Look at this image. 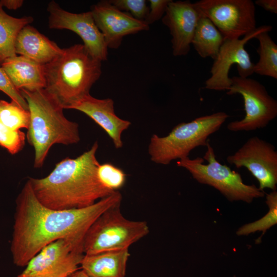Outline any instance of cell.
<instances>
[{
    "label": "cell",
    "mask_w": 277,
    "mask_h": 277,
    "mask_svg": "<svg viewBox=\"0 0 277 277\" xmlns=\"http://www.w3.org/2000/svg\"><path fill=\"white\" fill-rule=\"evenodd\" d=\"M228 95L241 94L244 100L245 116L227 125L231 131H249L266 127L277 115V102L265 87L256 80L234 76Z\"/></svg>",
    "instance_id": "ba28073f"
},
{
    "label": "cell",
    "mask_w": 277,
    "mask_h": 277,
    "mask_svg": "<svg viewBox=\"0 0 277 277\" xmlns=\"http://www.w3.org/2000/svg\"><path fill=\"white\" fill-rule=\"evenodd\" d=\"M3 101L0 100V109ZM25 138L26 135L23 131L10 130L3 124L0 118V147L5 149L10 154H15L23 149Z\"/></svg>",
    "instance_id": "484cf974"
},
{
    "label": "cell",
    "mask_w": 277,
    "mask_h": 277,
    "mask_svg": "<svg viewBox=\"0 0 277 277\" xmlns=\"http://www.w3.org/2000/svg\"><path fill=\"white\" fill-rule=\"evenodd\" d=\"M110 3L122 11H126L134 18L145 22L149 12L145 0H112Z\"/></svg>",
    "instance_id": "4316f807"
},
{
    "label": "cell",
    "mask_w": 277,
    "mask_h": 277,
    "mask_svg": "<svg viewBox=\"0 0 277 277\" xmlns=\"http://www.w3.org/2000/svg\"><path fill=\"white\" fill-rule=\"evenodd\" d=\"M98 143L80 156L66 157L57 163L47 176L28 181L40 203L56 210L82 208L94 204L113 192L100 182L97 169L100 165L96 153Z\"/></svg>",
    "instance_id": "7a4b0ae2"
},
{
    "label": "cell",
    "mask_w": 277,
    "mask_h": 277,
    "mask_svg": "<svg viewBox=\"0 0 277 277\" xmlns=\"http://www.w3.org/2000/svg\"><path fill=\"white\" fill-rule=\"evenodd\" d=\"M69 109L78 110L91 118L106 132L115 148L123 146L122 134L130 126L131 122L116 115L112 99H98L89 94L74 103Z\"/></svg>",
    "instance_id": "2e32d148"
},
{
    "label": "cell",
    "mask_w": 277,
    "mask_h": 277,
    "mask_svg": "<svg viewBox=\"0 0 277 277\" xmlns=\"http://www.w3.org/2000/svg\"><path fill=\"white\" fill-rule=\"evenodd\" d=\"M1 67L19 91L22 89L34 90L45 87L44 65L16 55L5 60Z\"/></svg>",
    "instance_id": "ac0fdd59"
},
{
    "label": "cell",
    "mask_w": 277,
    "mask_h": 277,
    "mask_svg": "<svg viewBox=\"0 0 277 277\" xmlns=\"http://www.w3.org/2000/svg\"><path fill=\"white\" fill-rule=\"evenodd\" d=\"M228 117L226 113L218 112L180 123L165 136L153 134L148 146L151 161L168 165L173 160L188 157L195 148L206 146L208 137L217 131Z\"/></svg>",
    "instance_id": "5b68a950"
},
{
    "label": "cell",
    "mask_w": 277,
    "mask_h": 277,
    "mask_svg": "<svg viewBox=\"0 0 277 277\" xmlns=\"http://www.w3.org/2000/svg\"><path fill=\"white\" fill-rule=\"evenodd\" d=\"M190 1H171L162 18L172 36V54L175 56L188 54L198 21L201 16Z\"/></svg>",
    "instance_id": "9a60e30c"
},
{
    "label": "cell",
    "mask_w": 277,
    "mask_h": 277,
    "mask_svg": "<svg viewBox=\"0 0 277 277\" xmlns=\"http://www.w3.org/2000/svg\"><path fill=\"white\" fill-rule=\"evenodd\" d=\"M225 38L212 22L202 14L200 18L191 45L203 57L216 58Z\"/></svg>",
    "instance_id": "ffe728a7"
},
{
    "label": "cell",
    "mask_w": 277,
    "mask_h": 277,
    "mask_svg": "<svg viewBox=\"0 0 277 277\" xmlns=\"http://www.w3.org/2000/svg\"><path fill=\"white\" fill-rule=\"evenodd\" d=\"M67 277H91L85 273L83 270L81 268L76 271L74 272Z\"/></svg>",
    "instance_id": "1f68e13d"
},
{
    "label": "cell",
    "mask_w": 277,
    "mask_h": 277,
    "mask_svg": "<svg viewBox=\"0 0 277 277\" xmlns=\"http://www.w3.org/2000/svg\"><path fill=\"white\" fill-rule=\"evenodd\" d=\"M97 175L101 183L108 189L118 191L125 184L126 174L120 168L110 163L100 164Z\"/></svg>",
    "instance_id": "d4e9b609"
},
{
    "label": "cell",
    "mask_w": 277,
    "mask_h": 277,
    "mask_svg": "<svg viewBox=\"0 0 277 277\" xmlns=\"http://www.w3.org/2000/svg\"><path fill=\"white\" fill-rule=\"evenodd\" d=\"M129 249L84 254L80 268L91 277H125Z\"/></svg>",
    "instance_id": "d6986e66"
},
{
    "label": "cell",
    "mask_w": 277,
    "mask_h": 277,
    "mask_svg": "<svg viewBox=\"0 0 277 277\" xmlns=\"http://www.w3.org/2000/svg\"><path fill=\"white\" fill-rule=\"evenodd\" d=\"M120 206L121 204L108 209L90 226L84 240V254L129 249L149 233L146 222L126 219Z\"/></svg>",
    "instance_id": "8992f818"
},
{
    "label": "cell",
    "mask_w": 277,
    "mask_h": 277,
    "mask_svg": "<svg viewBox=\"0 0 277 277\" xmlns=\"http://www.w3.org/2000/svg\"><path fill=\"white\" fill-rule=\"evenodd\" d=\"M20 92L30 112L26 137L34 149V167L41 168L53 145L80 142L78 124L66 117L63 107L45 88L22 89Z\"/></svg>",
    "instance_id": "3957f363"
},
{
    "label": "cell",
    "mask_w": 277,
    "mask_h": 277,
    "mask_svg": "<svg viewBox=\"0 0 277 277\" xmlns=\"http://www.w3.org/2000/svg\"><path fill=\"white\" fill-rule=\"evenodd\" d=\"M83 243L64 238L43 248L17 277H67L80 269Z\"/></svg>",
    "instance_id": "9c48e42d"
},
{
    "label": "cell",
    "mask_w": 277,
    "mask_h": 277,
    "mask_svg": "<svg viewBox=\"0 0 277 277\" xmlns=\"http://www.w3.org/2000/svg\"><path fill=\"white\" fill-rule=\"evenodd\" d=\"M45 89L69 109L76 102L90 94L102 74V62L93 58L83 44L63 49L62 52L44 65Z\"/></svg>",
    "instance_id": "277c9868"
},
{
    "label": "cell",
    "mask_w": 277,
    "mask_h": 277,
    "mask_svg": "<svg viewBox=\"0 0 277 277\" xmlns=\"http://www.w3.org/2000/svg\"><path fill=\"white\" fill-rule=\"evenodd\" d=\"M0 91L7 95L11 101L15 102L23 108L28 110L27 103L20 91L14 87L1 67H0Z\"/></svg>",
    "instance_id": "83f0119b"
},
{
    "label": "cell",
    "mask_w": 277,
    "mask_h": 277,
    "mask_svg": "<svg viewBox=\"0 0 277 277\" xmlns=\"http://www.w3.org/2000/svg\"><path fill=\"white\" fill-rule=\"evenodd\" d=\"M254 3L267 11L274 14L277 13L276 0H256Z\"/></svg>",
    "instance_id": "f546056e"
},
{
    "label": "cell",
    "mask_w": 277,
    "mask_h": 277,
    "mask_svg": "<svg viewBox=\"0 0 277 277\" xmlns=\"http://www.w3.org/2000/svg\"><path fill=\"white\" fill-rule=\"evenodd\" d=\"M225 39H237L256 29L255 7L251 0H200L193 3Z\"/></svg>",
    "instance_id": "30bf717a"
},
{
    "label": "cell",
    "mask_w": 277,
    "mask_h": 277,
    "mask_svg": "<svg viewBox=\"0 0 277 277\" xmlns=\"http://www.w3.org/2000/svg\"><path fill=\"white\" fill-rule=\"evenodd\" d=\"M47 11L49 28L74 32L82 39L85 48L93 58L101 62L107 60L108 47L90 11L81 13L70 12L52 1L48 5Z\"/></svg>",
    "instance_id": "4fadbf2b"
},
{
    "label": "cell",
    "mask_w": 277,
    "mask_h": 277,
    "mask_svg": "<svg viewBox=\"0 0 277 277\" xmlns=\"http://www.w3.org/2000/svg\"><path fill=\"white\" fill-rule=\"evenodd\" d=\"M15 51L16 55L44 65L59 55L63 49L29 24L18 33Z\"/></svg>",
    "instance_id": "e0dca14e"
},
{
    "label": "cell",
    "mask_w": 277,
    "mask_h": 277,
    "mask_svg": "<svg viewBox=\"0 0 277 277\" xmlns=\"http://www.w3.org/2000/svg\"><path fill=\"white\" fill-rule=\"evenodd\" d=\"M206 146L207 150L203 158L185 157L179 160L177 165L188 170L200 183L218 190L230 201H242L250 203L254 199L264 196V191L254 185L245 184L239 173L217 161L209 141Z\"/></svg>",
    "instance_id": "52a82bcc"
},
{
    "label": "cell",
    "mask_w": 277,
    "mask_h": 277,
    "mask_svg": "<svg viewBox=\"0 0 277 277\" xmlns=\"http://www.w3.org/2000/svg\"><path fill=\"white\" fill-rule=\"evenodd\" d=\"M227 161L236 168H246L259 183V188L275 190L277 184V151L270 143L253 136Z\"/></svg>",
    "instance_id": "7c38bea8"
},
{
    "label": "cell",
    "mask_w": 277,
    "mask_h": 277,
    "mask_svg": "<svg viewBox=\"0 0 277 277\" xmlns=\"http://www.w3.org/2000/svg\"><path fill=\"white\" fill-rule=\"evenodd\" d=\"M266 204L269 207L268 212L263 217L255 222L240 227L236 232L238 235H246L260 231L263 234L277 223V192L275 190L266 195Z\"/></svg>",
    "instance_id": "cb8c5ba5"
},
{
    "label": "cell",
    "mask_w": 277,
    "mask_h": 277,
    "mask_svg": "<svg viewBox=\"0 0 277 277\" xmlns=\"http://www.w3.org/2000/svg\"><path fill=\"white\" fill-rule=\"evenodd\" d=\"M171 0H149V12L145 22L149 26L162 18Z\"/></svg>",
    "instance_id": "f1b7e54d"
},
{
    "label": "cell",
    "mask_w": 277,
    "mask_h": 277,
    "mask_svg": "<svg viewBox=\"0 0 277 277\" xmlns=\"http://www.w3.org/2000/svg\"><path fill=\"white\" fill-rule=\"evenodd\" d=\"M115 191L88 207L56 210L43 205L36 197L28 180L16 199L10 250L13 263L25 267L43 248L64 238L83 242L90 226L108 209L121 204Z\"/></svg>",
    "instance_id": "6da1fadb"
},
{
    "label": "cell",
    "mask_w": 277,
    "mask_h": 277,
    "mask_svg": "<svg viewBox=\"0 0 277 277\" xmlns=\"http://www.w3.org/2000/svg\"><path fill=\"white\" fill-rule=\"evenodd\" d=\"M0 118L7 128L17 132L22 128H28L30 112L14 101L4 100L0 109Z\"/></svg>",
    "instance_id": "603a6c76"
},
{
    "label": "cell",
    "mask_w": 277,
    "mask_h": 277,
    "mask_svg": "<svg viewBox=\"0 0 277 277\" xmlns=\"http://www.w3.org/2000/svg\"><path fill=\"white\" fill-rule=\"evenodd\" d=\"M0 4L3 7L10 10H16L21 8L24 4L23 0H1Z\"/></svg>",
    "instance_id": "4dcf8cb0"
},
{
    "label": "cell",
    "mask_w": 277,
    "mask_h": 277,
    "mask_svg": "<svg viewBox=\"0 0 277 277\" xmlns=\"http://www.w3.org/2000/svg\"><path fill=\"white\" fill-rule=\"evenodd\" d=\"M254 38L259 42L257 50L259 59L254 64V73L277 79L276 44L269 35L268 31L260 33Z\"/></svg>",
    "instance_id": "7402d4cb"
},
{
    "label": "cell",
    "mask_w": 277,
    "mask_h": 277,
    "mask_svg": "<svg viewBox=\"0 0 277 277\" xmlns=\"http://www.w3.org/2000/svg\"><path fill=\"white\" fill-rule=\"evenodd\" d=\"M90 11L108 48L117 49L125 36L149 29L145 22L119 10L109 1H102L93 5Z\"/></svg>",
    "instance_id": "5bb4252c"
},
{
    "label": "cell",
    "mask_w": 277,
    "mask_h": 277,
    "mask_svg": "<svg viewBox=\"0 0 277 277\" xmlns=\"http://www.w3.org/2000/svg\"><path fill=\"white\" fill-rule=\"evenodd\" d=\"M33 21L30 16L17 18L8 14L0 4V63L16 55L15 42L16 37L25 26Z\"/></svg>",
    "instance_id": "44dd1931"
},
{
    "label": "cell",
    "mask_w": 277,
    "mask_h": 277,
    "mask_svg": "<svg viewBox=\"0 0 277 277\" xmlns=\"http://www.w3.org/2000/svg\"><path fill=\"white\" fill-rule=\"evenodd\" d=\"M270 25H263L245 35L242 39H225L214 60L210 70L211 76L205 82V88L216 91L228 90L231 85L229 73L231 67L237 65L239 76L248 77L253 73L254 64L245 49V45L263 31H271Z\"/></svg>",
    "instance_id": "8fae6325"
}]
</instances>
